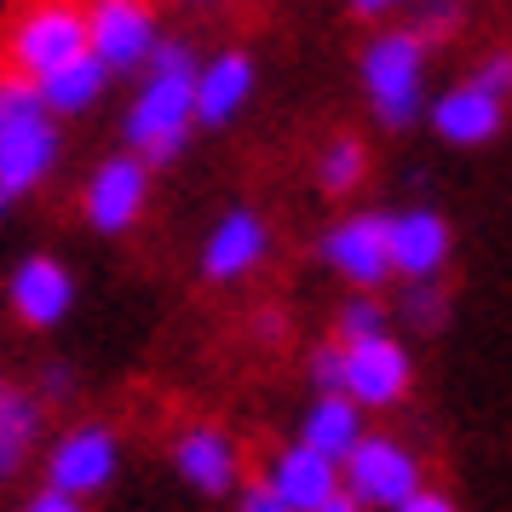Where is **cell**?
Segmentation results:
<instances>
[{"mask_svg": "<svg viewBox=\"0 0 512 512\" xmlns=\"http://www.w3.org/2000/svg\"><path fill=\"white\" fill-rule=\"evenodd\" d=\"M196 64L202 52L162 35L150 64L133 75V98L121 110V150H133L144 167H173L196 133Z\"/></svg>", "mask_w": 512, "mask_h": 512, "instance_id": "6da1fadb", "label": "cell"}, {"mask_svg": "<svg viewBox=\"0 0 512 512\" xmlns=\"http://www.w3.org/2000/svg\"><path fill=\"white\" fill-rule=\"evenodd\" d=\"M64 162V121L41 104V87L24 75H0V190L24 202Z\"/></svg>", "mask_w": 512, "mask_h": 512, "instance_id": "7a4b0ae2", "label": "cell"}, {"mask_svg": "<svg viewBox=\"0 0 512 512\" xmlns=\"http://www.w3.org/2000/svg\"><path fill=\"white\" fill-rule=\"evenodd\" d=\"M426 75H432V41H420L415 29H380L369 47L357 52V81L369 98V116L386 133H403L426 116Z\"/></svg>", "mask_w": 512, "mask_h": 512, "instance_id": "3957f363", "label": "cell"}, {"mask_svg": "<svg viewBox=\"0 0 512 512\" xmlns=\"http://www.w3.org/2000/svg\"><path fill=\"white\" fill-rule=\"evenodd\" d=\"M0 58H6V75H24V81H41V75L64 70L75 58H87V12H81V0H24L6 18Z\"/></svg>", "mask_w": 512, "mask_h": 512, "instance_id": "277c9868", "label": "cell"}, {"mask_svg": "<svg viewBox=\"0 0 512 512\" xmlns=\"http://www.w3.org/2000/svg\"><path fill=\"white\" fill-rule=\"evenodd\" d=\"M121 472V432L110 420H70L41 449V484L64 489L75 501H98Z\"/></svg>", "mask_w": 512, "mask_h": 512, "instance_id": "5b68a950", "label": "cell"}, {"mask_svg": "<svg viewBox=\"0 0 512 512\" xmlns=\"http://www.w3.org/2000/svg\"><path fill=\"white\" fill-rule=\"evenodd\" d=\"M420 484H426V461L392 432H363L357 449L340 461V495H351L369 512L403 507Z\"/></svg>", "mask_w": 512, "mask_h": 512, "instance_id": "8992f818", "label": "cell"}, {"mask_svg": "<svg viewBox=\"0 0 512 512\" xmlns=\"http://www.w3.org/2000/svg\"><path fill=\"white\" fill-rule=\"evenodd\" d=\"M150 190H156V167H144L133 150H110L98 156L87 185H81V219L98 236H127L144 225L150 213Z\"/></svg>", "mask_w": 512, "mask_h": 512, "instance_id": "52a82bcc", "label": "cell"}, {"mask_svg": "<svg viewBox=\"0 0 512 512\" xmlns=\"http://www.w3.org/2000/svg\"><path fill=\"white\" fill-rule=\"evenodd\" d=\"M81 12H87V52L116 81L139 75L150 64V52L162 47L156 0H81Z\"/></svg>", "mask_w": 512, "mask_h": 512, "instance_id": "ba28073f", "label": "cell"}, {"mask_svg": "<svg viewBox=\"0 0 512 512\" xmlns=\"http://www.w3.org/2000/svg\"><path fill=\"white\" fill-rule=\"evenodd\" d=\"M317 259H323L334 277L346 282V294H380L392 282V248H386V208H357L340 213L334 225L317 242Z\"/></svg>", "mask_w": 512, "mask_h": 512, "instance_id": "9c48e42d", "label": "cell"}, {"mask_svg": "<svg viewBox=\"0 0 512 512\" xmlns=\"http://www.w3.org/2000/svg\"><path fill=\"white\" fill-rule=\"evenodd\" d=\"M271 242H277L271 236V219L259 208H248V202H236V208H225L208 225L202 248H196V271H202L208 288H242L248 277L265 271Z\"/></svg>", "mask_w": 512, "mask_h": 512, "instance_id": "30bf717a", "label": "cell"}, {"mask_svg": "<svg viewBox=\"0 0 512 512\" xmlns=\"http://www.w3.org/2000/svg\"><path fill=\"white\" fill-rule=\"evenodd\" d=\"M167 461L179 472V484L196 489L202 501H231L236 489H242V443L219 420H190V426H179L173 443H167Z\"/></svg>", "mask_w": 512, "mask_h": 512, "instance_id": "8fae6325", "label": "cell"}, {"mask_svg": "<svg viewBox=\"0 0 512 512\" xmlns=\"http://www.w3.org/2000/svg\"><path fill=\"white\" fill-rule=\"evenodd\" d=\"M409 392H415V351H409V340L397 328L346 346V397L363 415L397 409Z\"/></svg>", "mask_w": 512, "mask_h": 512, "instance_id": "7c38bea8", "label": "cell"}, {"mask_svg": "<svg viewBox=\"0 0 512 512\" xmlns=\"http://www.w3.org/2000/svg\"><path fill=\"white\" fill-rule=\"evenodd\" d=\"M386 248H392V282H443L449 259H455V225L438 208L386 213Z\"/></svg>", "mask_w": 512, "mask_h": 512, "instance_id": "4fadbf2b", "label": "cell"}, {"mask_svg": "<svg viewBox=\"0 0 512 512\" xmlns=\"http://www.w3.org/2000/svg\"><path fill=\"white\" fill-rule=\"evenodd\" d=\"M6 305H12L18 328L52 334V328L70 323L75 311V271L58 254H24L6 277Z\"/></svg>", "mask_w": 512, "mask_h": 512, "instance_id": "5bb4252c", "label": "cell"}, {"mask_svg": "<svg viewBox=\"0 0 512 512\" xmlns=\"http://www.w3.org/2000/svg\"><path fill=\"white\" fill-rule=\"evenodd\" d=\"M259 93V64L254 52L219 47L196 64V133H225L242 121V110Z\"/></svg>", "mask_w": 512, "mask_h": 512, "instance_id": "9a60e30c", "label": "cell"}, {"mask_svg": "<svg viewBox=\"0 0 512 512\" xmlns=\"http://www.w3.org/2000/svg\"><path fill=\"white\" fill-rule=\"evenodd\" d=\"M426 127L438 133L449 150H484L507 133V104L501 98H489L484 87H472V81H455V87H443L438 98H426Z\"/></svg>", "mask_w": 512, "mask_h": 512, "instance_id": "2e32d148", "label": "cell"}, {"mask_svg": "<svg viewBox=\"0 0 512 512\" xmlns=\"http://www.w3.org/2000/svg\"><path fill=\"white\" fill-rule=\"evenodd\" d=\"M259 484L277 495L282 507L294 512H317L328 507L334 495H340V461H328V455H317L311 443H282L277 455L265 461V472H259Z\"/></svg>", "mask_w": 512, "mask_h": 512, "instance_id": "e0dca14e", "label": "cell"}, {"mask_svg": "<svg viewBox=\"0 0 512 512\" xmlns=\"http://www.w3.org/2000/svg\"><path fill=\"white\" fill-rule=\"evenodd\" d=\"M47 432V403L29 392V386H6L0 397V484H18L24 466L35 461V443Z\"/></svg>", "mask_w": 512, "mask_h": 512, "instance_id": "ac0fdd59", "label": "cell"}, {"mask_svg": "<svg viewBox=\"0 0 512 512\" xmlns=\"http://www.w3.org/2000/svg\"><path fill=\"white\" fill-rule=\"evenodd\" d=\"M363 432H369V415H363L346 392H311V403H305L300 432H294V438L311 443V449L328 455V461H346Z\"/></svg>", "mask_w": 512, "mask_h": 512, "instance_id": "d6986e66", "label": "cell"}, {"mask_svg": "<svg viewBox=\"0 0 512 512\" xmlns=\"http://www.w3.org/2000/svg\"><path fill=\"white\" fill-rule=\"evenodd\" d=\"M41 87V104H47L58 121H81V116H93L98 104L110 98V87H116V75L98 64L93 52L87 58H75V64H64V70H52L35 81Z\"/></svg>", "mask_w": 512, "mask_h": 512, "instance_id": "ffe728a7", "label": "cell"}, {"mask_svg": "<svg viewBox=\"0 0 512 512\" xmlns=\"http://www.w3.org/2000/svg\"><path fill=\"white\" fill-rule=\"evenodd\" d=\"M311 173H317V190L334 196V202L357 196V185L369 179V144H363V133H334V139H323Z\"/></svg>", "mask_w": 512, "mask_h": 512, "instance_id": "44dd1931", "label": "cell"}, {"mask_svg": "<svg viewBox=\"0 0 512 512\" xmlns=\"http://www.w3.org/2000/svg\"><path fill=\"white\" fill-rule=\"evenodd\" d=\"M386 328H392V305L380 300V294H346L340 311H334V340H340V346L374 340V334H386Z\"/></svg>", "mask_w": 512, "mask_h": 512, "instance_id": "7402d4cb", "label": "cell"}, {"mask_svg": "<svg viewBox=\"0 0 512 512\" xmlns=\"http://www.w3.org/2000/svg\"><path fill=\"white\" fill-rule=\"evenodd\" d=\"M397 323L415 328V334H438V328L449 323V288H443V282H403Z\"/></svg>", "mask_w": 512, "mask_h": 512, "instance_id": "603a6c76", "label": "cell"}, {"mask_svg": "<svg viewBox=\"0 0 512 512\" xmlns=\"http://www.w3.org/2000/svg\"><path fill=\"white\" fill-rule=\"evenodd\" d=\"M305 380H311V392H346V346L334 334L305 351Z\"/></svg>", "mask_w": 512, "mask_h": 512, "instance_id": "cb8c5ba5", "label": "cell"}, {"mask_svg": "<svg viewBox=\"0 0 512 512\" xmlns=\"http://www.w3.org/2000/svg\"><path fill=\"white\" fill-rule=\"evenodd\" d=\"M472 87H484L489 98H501L512 110V47H495V52H484L478 64H472V75H466Z\"/></svg>", "mask_w": 512, "mask_h": 512, "instance_id": "d4e9b609", "label": "cell"}, {"mask_svg": "<svg viewBox=\"0 0 512 512\" xmlns=\"http://www.w3.org/2000/svg\"><path fill=\"white\" fill-rule=\"evenodd\" d=\"M415 6V35L420 41H443V35H455V24H461V0H409Z\"/></svg>", "mask_w": 512, "mask_h": 512, "instance_id": "484cf974", "label": "cell"}, {"mask_svg": "<svg viewBox=\"0 0 512 512\" xmlns=\"http://www.w3.org/2000/svg\"><path fill=\"white\" fill-rule=\"evenodd\" d=\"M29 392L41 397V403H70V397H75V369L52 357V363H41V374H35V386H29Z\"/></svg>", "mask_w": 512, "mask_h": 512, "instance_id": "4316f807", "label": "cell"}, {"mask_svg": "<svg viewBox=\"0 0 512 512\" xmlns=\"http://www.w3.org/2000/svg\"><path fill=\"white\" fill-rule=\"evenodd\" d=\"M392 512H461V501L449 495V489H438V484H420L403 507H392Z\"/></svg>", "mask_w": 512, "mask_h": 512, "instance_id": "83f0119b", "label": "cell"}, {"mask_svg": "<svg viewBox=\"0 0 512 512\" xmlns=\"http://www.w3.org/2000/svg\"><path fill=\"white\" fill-rule=\"evenodd\" d=\"M18 512H87V501H75V495H64V489H47V484H41Z\"/></svg>", "mask_w": 512, "mask_h": 512, "instance_id": "f1b7e54d", "label": "cell"}, {"mask_svg": "<svg viewBox=\"0 0 512 512\" xmlns=\"http://www.w3.org/2000/svg\"><path fill=\"white\" fill-rule=\"evenodd\" d=\"M236 512H294V507H282L265 484H248V489H236Z\"/></svg>", "mask_w": 512, "mask_h": 512, "instance_id": "f546056e", "label": "cell"}, {"mask_svg": "<svg viewBox=\"0 0 512 512\" xmlns=\"http://www.w3.org/2000/svg\"><path fill=\"white\" fill-rule=\"evenodd\" d=\"M351 6V18H363V24H386L392 12H403L409 0H346Z\"/></svg>", "mask_w": 512, "mask_h": 512, "instance_id": "4dcf8cb0", "label": "cell"}, {"mask_svg": "<svg viewBox=\"0 0 512 512\" xmlns=\"http://www.w3.org/2000/svg\"><path fill=\"white\" fill-rule=\"evenodd\" d=\"M254 334H259V340H282V334H288V317H282V311H259Z\"/></svg>", "mask_w": 512, "mask_h": 512, "instance_id": "1f68e13d", "label": "cell"}, {"mask_svg": "<svg viewBox=\"0 0 512 512\" xmlns=\"http://www.w3.org/2000/svg\"><path fill=\"white\" fill-rule=\"evenodd\" d=\"M317 512H369V507H357L351 495H334V501H328V507H317Z\"/></svg>", "mask_w": 512, "mask_h": 512, "instance_id": "d6a6232c", "label": "cell"}, {"mask_svg": "<svg viewBox=\"0 0 512 512\" xmlns=\"http://www.w3.org/2000/svg\"><path fill=\"white\" fill-rule=\"evenodd\" d=\"M18 208V202H12V196H6V190H0V219H6V213Z\"/></svg>", "mask_w": 512, "mask_h": 512, "instance_id": "836d02e7", "label": "cell"}, {"mask_svg": "<svg viewBox=\"0 0 512 512\" xmlns=\"http://www.w3.org/2000/svg\"><path fill=\"white\" fill-rule=\"evenodd\" d=\"M185 6H219V0H185Z\"/></svg>", "mask_w": 512, "mask_h": 512, "instance_id": "e575fe53", "label": "cell"}]
</instances>
